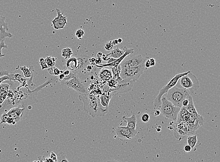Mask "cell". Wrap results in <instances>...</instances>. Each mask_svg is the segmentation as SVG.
<instances>
[{"label":"cell","mask_w":220,"mask_h":162,"mask_svg":"<svg viewBox=\"0 0 220 162\" xmlns=\"http://www.w3.org/2000/svg\"><path fill=\"white\" fill-rule=\"evenodd\" d=\"M197 136L196 135H190L188 137L187 142L188 144L189 145L192 149H193L197 143Z\"/></svg>","instance_id":"obj_25"},{"label":"cell","mask_w":220,"mask_h":162,"mask_svg":"<svg viewBox=\"0 0 220 162\" xmlns=\"http://www.w3.org/2000/svg\"><path fill=\"white\" fill-rule=\"evenodd\" d=\"M64 79H65V76H64V75L63 74V73L61 72L60 74L58 75V80H59L60 82H61V81H63Z\"/></svg>","instance_id":"obj_47"},{"label":"cell","mask_w":220,"mask_h":162,"mask_svg":"<svg viewBox=\"0 0 220 162\" xmlns=\"http://www.w3.org/2000/svg\"><path fill=\"white\" fill-rule=\"evenodd\" d=\"M177 84H179L181 88L190 91L192 94L198 90L200 87L198 79L191 71L188 74L181 77Z\"/></svg>","instance_id":"obj_4"},{"label":"cell","mask_w":220,"mask_h":162,"mask_svg":"<svg viewBox=\"0 0 220 162\" xmlns=\"http://www.w3.org/2000/svg\"><path fill=\"white\" fill-rule=\"evenodd\" d=\"M56 11L57 16L51 21L52 26L56 30L63 29L67 24V16L59 9H56Z\"/></svg>","instance_id":"obj_11"},{"label":"cell","mask_w":220,"mask_h":162,"mask_svg":"<svg viewBox=\"0 0 220 162\" xmlns=\"http://www.w3.org/2000/svg\"><path fill=\"white\" fill-rule=\"evenodd\" d=\"M140 119L143 122H148L150 120V116L148 113H144L141 115Z\"/></svg>","instance_id":"obj_34"},{"label":"cell","mask_w":220,"mask_h":162,"mask_svg":"<svg viewBox=\"0 0 220 162\" xmlns=\"http://www.w3.org/2000/svg\"><path fill=\"white\" fill-rule=\"evenodd\" d=\"M19 69L23 72L25 78L27 80L28 85H30L31 87L35 86L33 82L34 78L37 74V72L34 69V66H30L29 68L25 66L19 67Z\"/></svg>","instance_id":"obj_14"},{"label":"cell","mask_w":220,"mask_h":162,"mask_svg":"<svg viewBox=\"0 0 220 162\" xmlns=\"http://www.w3.org/2000/svg\"><path fill=\"white\" fill-rule=\"evenodd\" d=\"M189 104V99H188V97L187 98L185 99H183V101H182V107H186V106H187V105H188Z\"/></svg>","instance_id":"obj_41"},{"label":"cell","mask_w":220,"mask_h":162,"mask_svg":"<svg viewBox=\"0 0 220 162\" xmlns=\"http://www.w3.org/2000/svg\"><path fill=\"white\" fill-rule=\"evenodd\" d=\"M149 60L150 64V66H154V65H155V63H156L155 59L153 58H150V59H149Z\"/></svg>","instance_id":"obj_48"},{"label":"cell","mask_w":220,"mask_h":162,"mask_svg":"<svg viewBox=\"0 0 220 162\" xmlns=\"http://www.w3.org/2000/svg\"><path fill=\"white\" fill-rule=\"evenodd\" d=\"M113 46H114L112 43V41H110L107 42L105 43V46H104V48L107 51H110V50L113 49Z\"/></svg>","instance_id":"obj_36"},{"label":"cell","mask_w":220,"mask_h":162,"mask_svg":"<svg viewBox=\"0 0 220 162\" xmlns=\"http://www.w3.org/2000/svg\"><path fill=\"white\" fill-rule=\"evenodd\" d=\"M10 85L6 83L4 84H1L0 85V105L3 104V102L6 98Z\"/></svg>","instance_id":"obj_21"},{"label":"cell","mask_w":220,"mask_h":162,"mask_svg":"<svg viewBox=\"0 0 220 162\" xmlns=\"http://www.w3.org/2000/svg\"><path fill=\"white\" fill-rule=\"evenodd\" d=\"M146 58H144L141 55H128L120 63L122 68H130L137 67L144 65L145 63Z\"/></svg>","instance_id":"obj_9"},{"label":"cell","mask_w":220,"mask_h":162,"mask_svg":"<svg viewBox=\"0 0 220 162\" xmlns=\"http://www.w3.org/2000/svg\"><path fill=\"white\" fill-rule=\"evenodd\" d=\"M122 119L125 122L127 123V127L131 130H136L137 126V118L135 115H132L130 117L123 116Z\"/></svg>","instance_id":"obj_19"},{"label":"cell","mask_w":220,"mask_h":162,"mask_svg":"<svg viewBox=\"0 0 220 162\" xmlns=\"http://www.w3.org/2000/svg\"><path fill=\"white\" fill-rule=\"evenodd\" d=\"M10 80V77L8 76H4L3 77H0V85L5 80Z\"/></svg>","instance_id":"obj_39"},{"label":"cell","mask_w":220,"mask_h":162,"mask_svg":"<svg viewBox=\"0 0 220 162\" xmlns=\"http://www.w3.org/2000/svg\"><path fill=\"white\" fill-rule=\"evenodd\" d=\"M61 55H62V57L65 58V59L67 60L69 57H71L72 55H73V52L72 49L70 48L67 47L63 49L62 51Z\"/></svg>","instance_id":"obj_26"},{"label":"cell","mask_w":220,"mask_h":162,"mask_svg":"<svg viewBox=\"0 0 220 162\" xmlns=\"http://www.w3.org/2000/svg\"><path fill=\"white\" fill-rule=\"evenodd\" d=\"M136 81L122 79L120 81H117L116 88L112 91L113 95H116L120 93H125L131 90Z\"/></svg>","instance_id":"obj_10"},{"label":"cell","mask_w":220,"mask_h":162,"mask_svg":"<svg viewBox=\"0 0 220 162\" xmlns=\"http://www.w3.org/2000/svg\"><path fill=\"white\" fill-rule=\"evenodd\" d=\"M60 73H61V70L59 69L58 68L54 66V75L57 76L60 74Z\"/></svg>","instance_id":"obj_40"},{"label":"cell","mask_w":220,"mask_h":162,"mask_svg":"<svg viewBox=\"0 0 220 162\" xmlns=\"http://www.w3.org/2000/svg\"><path fill=\"white\" fill-rule=\"evenodd\" d=\"M190 71H188L186 72H183V73L177 74L170 79L168 83L160 89L158 94L155 98L154 102V105L155 107L158 108H160L161 103H162L161 99L163 97V95L167 93L170 89L172 88L177 85L178 81L181 77L188 74Z\"/></svg>","instance_id":"obj_6"},{"label":"cell","mask_w":220,"mask_h":162,"mask_svg":"<svg viewBox=\"0 0 220 162\" xmlns=\"http://www.w3.org/2000/svg\"><path fill=\"white\" fill-rule=\"evenodd\" d=\"M57 162H68V160L66 158V154L63 152H60L57 155Z\"/></svg>","instance_id":"obj_30"},{"label":"cell","mask_w":220,"mask_h":162,"mask_svg":"<svg viewBox=\"0 0 220 162\" xmlns=\"http://www.w3.org/2000/svg\"><path fill=\"white\" fill-rule=\"evenodd\" d=\"M9 30L8 23L6 22V17L0 15V42L5 40L6 38H11L13 37Z\"/></svg>","instance_id":"obj_15"},{"label":"cell","mask_w":220,"mask_h":162,"mask_svg":"<svg viewBox=\"0 0 220 162\" xmlns=\"http://www.w3.org/2000/svg\"><path fill=\"white\" fill-rule=\"evenodd\" d=\"M95 58L94 57H90V58L88 59V62L90 64H91V65L94 66V65H95Z\"/></svg>","instance_id":"obj_49"},{"label":"cell","mask_w":220,"mask_h":162,"mask_svg":"<svg viewBox=\"0 0 220 162\" xmlns=\"http://www.w3.org/2000/svg\"><path fill=\"white\" fill-rule=\"evenodd\" d=\"M77 66L76 67L75 70L72 71L73 73L75 74H77V73L80 72L83 69V68L86 67L87 65V63L88 62V59L87 57L85 56L84 55H81L77 57Z\"/></svg>","instance_id":"obj_17"},{"label":"cell","mask_w":220,"mask_h":162,"mask_svg":"<svg viewBox=\"0 0 220 162\" xmlns=\"http://www.w3.org/2000/svg\"><path fill=\"white\" fill-rule=\"evenodd\" d=\"M49 157L50 158L53 160L54 162H57V154L55 153L54 151H52L49 155Z\"/></svg>","instance_id":"obj_37"},{"label":"cell","mask_w":220,"mask_h":162,"mask_svg":"<svg viewBox=\"0 0 220 162\" xmlns=\"http://www.w3.org/2000/svg\"><path fill=\"white\" fill-rule=\"evenodd\" d=\"M14 75V73L10 72L8 70H6L1 66H0V77H3L4 76H8L10 79V80H13Z\"/></svg>","instance_id":"obj_27"},{"label":"cell","mask_w":220,"mask_h":162,"mask_svg":"<svg viewBox=\"0 0 220 162\" xmlns=\"http://www.w3.org/2000/svg\"><path fill=\"white\" fill-rule=\"evenodd\" d=\"M61 84L72 89L79 95H85L88 94L85 84L79 80L77 74H74L70 78L63 80L61 81Z\"/></svg>","instance_id":"obj_5"},{"label":"cell","mask_w":220,"mask_h":162,"mask_svg":"<svg viewBox=\"0 0 220 162\" xmlns=\"http://www.w3.org/2000/svg\"><path fill=\"white\" fill-rule=\"evenodd\" d=\"M117 40H118V43H121L122 41H123V40L122 38H118V39H117Z\"/></svg>","instance_id":"obj_52"},{"label":"cell","mask_w":220,"mask_h":162,"mask_svg":"<svg viewBox=\"0 0 220 162\" xmlns=\"http://www.w3.org/2000/svg\"><path fill=\"white\" fill-rule=\"evenodd\" d=\"M151 113L154 116H158L160 114V110H158V109H154V110H152Z\"/></svg>","instance_id":"obj_38"},{"label":"cell","mask_w":220,"mask_h":162,"mask_svg":"<svg viewBox=\"0 0 220 162\" xmlns=\"http://www.w3.org/2000/svg\"><path fill=\"white\" fill-rule=\"evenodd\" d=\"M39 62L40 66L41 67V69L43 70L46 69H48V65H47V63H46L45 59L43 57H40V58Z\"/></svg>","instance_id":"obj_33"},{"label":"cell","mask_w":220,"mask_h":162,"mask_svg":"<svg viewBox=\"0 0 220 162\" xmlns=\"http://www.w3.org/2000/svg\"><path fill=\"white\" fill-rule=\"evenodd\" d=\"M25 108H21L19 107L14 108L7 113H3L1 117V124L8 123L9 124H15L19 122L23 115Z\"/></svg>","instance_id":"obj_7"},{"label":"cell","mask_w":220,"mask_h":162,"mask_svg":"<svg viewBox=\"0 0 220 162\" xmlns=\"http://www.w3.org/2000/svg\"><path fill=\"white\" fill-rule=\"evenodd\" d=\"M124 50L125 51V53L121 57L118 59H116V60L114 61L113 62L110 63H107V64H101L99 65H95L98 68H101L103 67H112V66H117L118 65H119L121 63L122 61L128 55L130 54H133L134 52V49L133 48H128L126 47H125L124 48Z\"/></svg>","instance_id":"obj_13"},{"label":"cell","mask_w":220,"mask_h":162,"mask_svg":"<svg viewBox=\"0 0 220 162\" xmlns=\"http://www.w3.org/2000/svg\"><path fill=\"white\" fill-rule=\"evenodd\" d=\"M5 40H2L0 42V58L5 56V54L2 53V49H7L8 46L5 43Z\"/></svg>","instance_id":"obj_32"},{"label":"cell","mask_w":220,"mask_h":162,"mask_svg":"<svg viewBox=\"0 0 220 162\" xmlns=\"http://www.w3.org/2000/svg\"><path fill=\"white\" fill-rule=\"evenodd\" d=\"M190 94L192 95L190 91L182 88H178L176 85L167 92L166 99L174 106L181 108L182 107V102Z\"/></svg>","instance_id":"obj_2"},{"label":"cell","mask_w":220,"mask_h":162,"mask_svg":"<svg viewBox=\"0 0 220 162\" xmlns=\"http://www.w3.org/2000/svg\"><path fill=\"white\" fill-rule=\"evenodd\" d=\"M102 57V60H104V61H108L110 58V57L107 56V55L104 54H102V57Z\"/></svg>","instance_id":"obj_44"},{"label":"cell","mask_w":220,"mask_h":162,"mask_svg":"<svg viewBox=\"0 0 220 162\" xmlns=\"http://www.w3.org/2000/svg\"><path fill=\"white\" fill-rule=\"evenodd\" d=\"M189 99V104L186 107V108L189 113L194 116L197 119H198L200 121L201 124H203L204 122V120L201 116L199 115V113L197 111L196 109L195 108L194 106V102H193V99L192 94L189 95L188 97Z\"/></svg>","instance_id":"obj_16"},{"label":"cell","mask_w":220,"mask_h":162,"mask_svg":"<svg viewBox=\"0 0 220 162\" xmlns=\"http://www.w3.org/2000/svg\"><path fill=\"white\" fill-rule=\"evenodd\" d=\"M117 81L116 80H115V79H112L108 81V86L109 88H110V91L111 92L114 91L115 90L116 88V85H117Z\"/></svg>","instance_id":"obj_29"},{"label":"cell","mask_w":220,"mask_h":162,"mask_svg":"<svg viewBox=\"0 0 220 162\" xmlns=\"http://www.w3.org/2000/svg\"><path fill=\"white\" fill-rule=\"evenodd\" d=\"M45 59L46 63L48 65V67H53L55 66V61H57V58L51 56L47 57Z\"/></svg>","instance_id":"obj_28"},{"label":"cell","mask_w":220,"mask_h":162,"mask_svg":"<svg viewBox=\"0 0 220 162\" xmlns=\"http://www.w3.org/2000/svg\"><path fill=\"white\" fill-rule=\"evenodd\" d=\"M101 69V70L100 71L99 76L102 81H108L113 78L111 69H107L105 67H103Z\"/></svg>","instance_id":"obj_20"},{"label":"cell","mask_w":220,"mask_h":162,"mask_svg":"<svg viewBox=\"0 0 220 162\" xmlns=\"http://www.w3.org/2000/svg\"><path fill=\"white\" fill-rule=\"evenodd\" d=\"M54 66L48 67V72L49 74H50L51 75H54Z\"/></svg>","instance_id":"obj_46"},{"label":"cell","mask_w":220,"mask_h":162,"mask_svg":"<svg viewBox=\"0 0 220 162\" xmlns=\"http://www.w3.org/2000/svg\"><path fill=\"white\" fill-rule=\"evenodd\" d=\"M145 68L146 69H148V68H150V67H151V66H150V62L149 60V59H148V60H145Z\"/></svg>","instance_id":"obj_45"},{"label":"cell","mask_w":220,"mask_h":162,"mask_svg":"<svg viewBox=\"0 0 220 162\" xmlns=\"http://www.w3.org/2000/svg\"><path fill=\"white\" fill-rule=\"evenodd\" d=\"M125 53V51L123 50H121L117 47L116 49L112 50L111 52L109 54H107V56L110 57H113L115 59H118L122 56Z\"/></svg>","instance_id":"obj_24"},{"label":"cell","mask_w":220,"mask_h":162,"mask_svg":"<svg viewBox=\"0 0 220 162\" xmlns=\"http://www.w3.org/2000/svg\"><path fill=\"white\" fill-rule=\"evenodd\" d=\"M39 160L37 161L39 162H54L53 160L50 158V157H45L44 156L43 157H40L38 158Z\"/></svg>","instance_id":"obj_35"},{"label":"cell","mask_w":220,"mask_h":162,"mask_svg":"<svg viewBox=\"0 0 220 162\" xmlns=\"http://www.w3.org/2000/svg\"><path fill=\"white\" fill-rule=\"evenodd\" d=\"M113 96V93L110 90L104 93L103 94L101 95L100 98L101 105L104 107L108 108L110 101Z\"/></svg>","instance_id":"obj_18"},{"label":"cell","mask_w":220,"mask_h":162,"mask_svg":"<svg viewBox=\"0 0 220 162\" xmlns=\"http://www.w3.org/2000/svg\"><path fill=\"white\" fill-rule=\"evenodd\" d=\"M102 60L101 57H97L95 60V65L101 64L102 62Z\"/></svg>","instance_id":"obj_43"},{"label":"cell","mask_w":220,"mask_h":162,"mask_svg":"<svg viewBox=\"0 0 220 162\" xmlns=\"http://www.w3.org/2000/svg\"><path fill=\"white\" fill-rule=\"evenodd\" d=\"M115 132L117 137L128 140L131 139L138 133L137 130H131L126 126L118 127L115 130Z\"/></svg>","instance_id":"obj_12"},{"label":"cell","mask_w":220,"mask_h":162,"mask_svg":"<svg viewBox=\"0 0 220 162\" xmlns=\"http://www.w3.org/2000/svg\"><path fill=\"white\" fill-rule=\"evenodd\" d=\"M102 54H103V53H102V52H98L97 54V57H102Z\"/></svg>","instance_id":"obj_51"},{"label":"cell","mask_w":220,"mask_h":162,"mask_svg":"<svg viewBox=\"0 0 220 162\" xmlns=\"http://www.w3.org/2000/svg\"><path fill=\"white\" fill-rule=\"evenodd\" d=\"M192 148H191V146L189 145L186 144L185 146H184V151L186 152H190L192 150Z\"/></svg>","instance_id":"obj_42"},{"label":"cell","mask_w":220,"mask_h":162,"mask_svg":"<svg viewBox=\"0 0 220 162\" xmlns=\"http://www.w3.org/2000/svg\"><path fill=\"white\" fill-rule=\"evenodd\" d=\"M77 58L75 57H71L66 61V66L68 69L72 71L75 70L77 66Z\"/></svg>","instance_id":"obj_22"},{"label":"cell","mask_w":220,"mask_h":162,"mask_svg":"<svg viewBox=\"0 0 220 162\" xmlns=\"http://www.w3.org/2000/svg\"><path fill=\"white\" fill-rule=\"evenodd\" d=\"M145 70L144 65L137 67L122 68L120 76L123 80L136 81Z\"/></svg>","instance_id":"obj_8"},{"label":"cell","mask_w":220,"mask_h":162,"mask_svg":"<svg viewBox=\"0 0 220 162\" xmlns=\"http://www.w3.org/2000/svg\"><path fill=\"white\" fill-rule=\"evenodd\" d=\"M79 99L84 104V109L87 113L93 118L96 116H103L107 113L108 108L101 105L100 99L96 96L89 95H79Z\"/></svg>","instance_id":"obj_1"},{"label":"cell","mask_w":220,"mask_h":162,"mask_svg":"<svg viewBox=\"0 0 220 162\" xmlns=\"http://www.w3.org/2000/svg\"><path fill=\"white\" fill-rule=\"evenodd\" d=\"M161 102L160 113L167 119L176 121L181 108L174 106L165 97L162 98Z\"/></svg>","instance_id":"obj_3"},{"label":"cell","mask_w":220,"mask_h":162,"mask_svg":"<svg viewBox=\"0 0 220 162\" xmlns=\"http://www.w3.org/2000/svg\"><path fill=\"white\" fill-rule=\"evenodd\" d=\"M75 37L78 39H82L85 36V32L82 29H79L76 30L75 33Z\"/></svg>","instance_id":"obj_31"},{"label":"cell","mask_w":220,"mask_h":162,"mask_svg":"<svg viewBox=\"0 0 220 162\" xmlns=\"http://www.w3.org/2000/svg\"><path fill=\"white\" fill-rule=\"evenodd\" d=\"M112 43L113 44V46H116L118 44V40L117 39H115L114 40H112Z\"/></svg>","instance_id":"obj_50"},{"label":"cell","mask_w":220,"mask_h":162,"mask_svg":"<svg viewBox=\"0 0 220 162\" xmlns=\"http://www.w3.org/2000/svg\"><path fill=\"white\" fill-rule=\"evenodd\" d=\"M111 67V70L112 75H113V79H115V80L117 81L121 80L122 79L121 78L120 76V74L122 69L120 65Z\"/></svg>","instance_id":"obj_23"}]
</instances>
